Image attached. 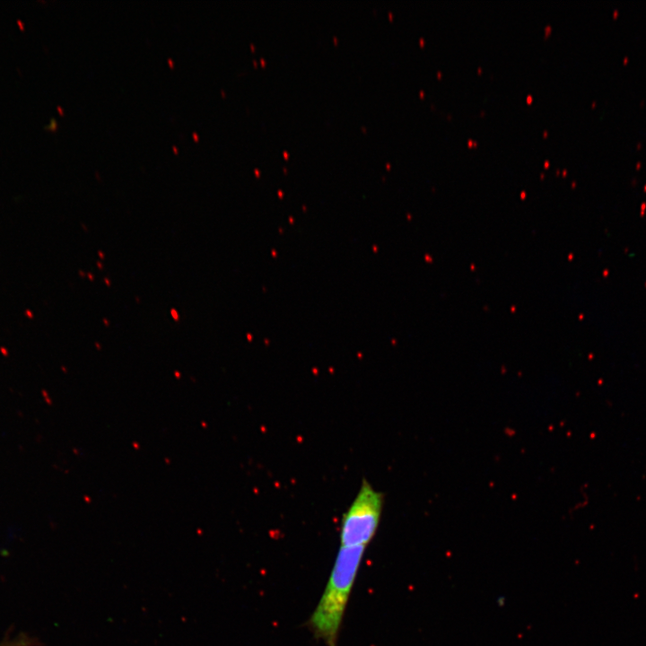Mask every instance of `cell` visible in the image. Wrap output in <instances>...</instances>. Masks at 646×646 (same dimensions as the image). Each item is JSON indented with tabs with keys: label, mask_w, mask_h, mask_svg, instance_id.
Segmentation results:
<instances>
[{
	"label": "cell",
	"mask_w": 646,
	"mask_h": 646,
	"mask_svg": "<svg viewBox=\"0 0 646 646\" xmlns=\"http://www.w3.org/2000/svg\"><path fill=\"white\" fill-rule=\"evenodd\" d=\"M366 546H340L323 595L310 624L328 646H335L345 606Z\"/></svg>",
	"instance_id": "cell-1"
},
{
	"label": "cell",
	"mask_w": 646,
	"mask_h": 646,
	"mask_svg": "<svg viewBox=\"0 0 646 646\" xmlns=\"http://www.w3.org/2000/svg\"><path fill=\"white\" fill-rule=\"evenodd\" d=\"M383 499L382 493L367 480L362 482L358 493L342 519L341 546H367L378 528Z\"/></svg>",
	"instance_id": "cell-2"
},
{
	"label": "cell",
	"mask_w": 646,
	"mask_h": 646,
	"mask_svg": "<svg viewBox=\"0 0 646 646\" xmlns=\"http://www.w3.org/2000/svg\"><path fill=\"white\" fill-rule=\"evenodd\" d=\"M57 127V123L55 118H51L49 125L45 127V128L52 130V131L56 130Z\"/></svg>",
	"instance_id": "cell-3"
},
{
	"label": "cell",
	"mask_w": 646,
	"mask_h": 646,
	"mask_svg": "<svg viewBox=\"0 0 646 646\" xmlns=\"http://www.w3.org/2000/svg\"><path fill=\"white\" fill-rule=\"evenodd\" d=\"M17 23L20 26L21 30H24V24L21 20H17Z\"/></svg>",
	"instance_id": "cell-4"
},
{
	"label": "cell",
	"mask_w": 646,
	"mask_h": 646,
	"mask_svg": "<svg viewBox=\"0 0 646 646\" xmlns=\"http://www.w3.org/2000/svg\"><path fill=\"white\" fill-rule=\"evenodd\" d=\"M171 315L173 316V318H174L175 319H178V316H177V313H176L175 310H171Z\"/></svg>",
	"instance_id": "cell-5"
},
{
	"label": "cell",
	"mask_w": 646,
	"mask_h": 646,
	"mask_svg": "<svg viewBox=\"0 0 646 646\" xmlns=\"http://www.w3.org/2000/svg\"><path fill=\"white\" fill-rule=\"evenodd\" d=\"M57 110H58L61 114H63V111H62V109H61V107L57 106Z\"/></svg>",
	"instance_id": "cell-6"
}]
</instances>
